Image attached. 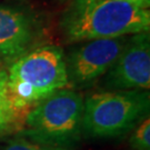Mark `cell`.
I'll list each match as a JSON object with an SVG mask.
<instances>
[{"label": "cell", "mask_w": 150, "mask_h": 150, "mask_svg": "<svg viewBox=\"0 0 150 150\" xmlns=\"http://www.w3.org/2000/svg\"><path fill=\"white\" fill-rule=\"evenodd\" d=\"M67 42L117 38L149 31V9L125 0H74L59 23Z\"/></svg>", "instance_id": "obj_1"}, {"label": "cell", "mask_w": 150, "mask_h": 150, "mask_svg": "<svg viewBox=\"0 0 150 150\" xmlns=\"http://www.w3.org/2000/svg\"><path fill=\"white\" fill-rule=\"evenodd\" d=\"M83 109L85 99L79 91L60 89L28 111L23 127L15 136L37 145L67 150L83 136Z\"/></svg>", "instance_id": "obj_2"}, {"label": "cell", "mask_w": 150, "mask_h": 150, "mask_svg": "<svg viewBox=\"0 0 150 150\" xmlns=\"http://www.w3.org/2000/svg\"><path fill=\"white\" fill-rule=\"evenodd\" d=\"M7 78L13 103L28 112L54 92L68 88L64 49L38 46L8 66Z\"/></svg>", "instance_id": "obj_3"}, {"label": "cell", "mask_w": 150, "mask_h": 150, "mask_svg": "<svg viewBox=\"0 0 150 150\" xmlns=\"http://www.w3.org/2000/svg\"><path fill=\"white\" fill-rule=\"evenodd\" d=\"M148 90L100 91L85 99L82 134L91 138H116L132 131L149 117Z\"/></svg>", "instance_id": "obj_4"}, {"label": "cell", "mask_w": 150, "mask_h": 150, "mask_svg": "<svg viewBox=\"0 0 150 150\" xmlns=\"http://www.w3.org/2000/svg\"><path fill=\"white\" fill-rule=\"evenodd\" d=\"M128 36L81 41L64 54L68 88L82 90L93 86L110 69Z\"/></svg>", "instance_id": "obj_5"}, {"label": "cell", "mask_w": 150, "mask_h": 150, "mask_svg": "<svg viewBox=\"0 0 150 150\" xmlns=\"http://www.w3.org/2000/svg\"><path fill=\"white\" fill-rule=\"evenodd\" d=\"M150 33L128 36L118 58L100 79L102 91L149 90Z\"/></svg>", "instance_id": "obj_6"}, {"label": "cell", "mask_w": 150, "mask_h": 150, "mask_svg": "<svg viewBox=\"0 0 150 150\" xmlns=\"http://www.w3.org/2000/svg\"><path fill=\"white\" fill-rule=\"evenodd\" d=\"M42 31L37 16L29 9L0 5V62L9 66L40 46Z\"/></svg>", "instance_id": "obj_7"}, {"label": "cell", "mask_w": 150, "mask_h": 150, "mask_svg": "<svg viewBox=\"0 0 150 150\" xmlns=\"http://www.w3.org/2000/svg\"><path fill=\"white\" fill-rule=\"evenodd\" d=\"M27 111L21 110L12 101L8 89L7 69H0V136L17 134L23 127Z\"/></svg>", "instance_id": "obj_8"}, {"label": "cell", "mask_w": 150, "mask_h": 150, "mask_svg": "<svg viewBox=\"0 0 150 150\" xmlns=\"http://www.w3.org/2000/svg\"><path fill=\"white\" fill-rule=\"evenodd\" d=\"M129 145L134 150H150V119L145 118L134 129L129 138Z\"/></svg>", "instance_id": "obj_9"}, {"label": "cell", "mask_w": 150, "mask_h": 150, "mask_svg": "<svg viewBox=\"0 0 150 150\" xmlns=\"http://www.w3.org/2000/svg\"><path fill=\"white\" fill-rule=\"evenodd\" d=\"M2 150H66L61 148H52V147H46V146L37 145L30 142L28 140L23 139L21 137L16 136L15 138L10 139Z\"/></svg>", "instance_id": "obj_10"}, {"label": "cell", "mask_w": 150, "mask_h": 150, "mask_svg": "<svg viewBox=\"0 0 150 150\" xmlns=\"http://www.w3.org/2000/svg\"><path fill=\"white\" fill-rule=\"evenodd\" d=\"M125 1L132 2L134 5L139 6L141 8H145V9H149V6H150V0H125Z\"/></svg>", "instance_id": "obj_11"}, {"label": "cell", "mask_w": 150, "mask_h": 150, "mask_svg": "<svg viewBox=\"0 0 150 150\" xmlns=\"http://www.w3.org/2000/svg\"><path fill=\"white\" fill-rule=\"evenodd\" d=\"M2 68H4V64L0 62V69H2Z\"/></svg>", "instance_id": "obj_12"}]
</instances>
